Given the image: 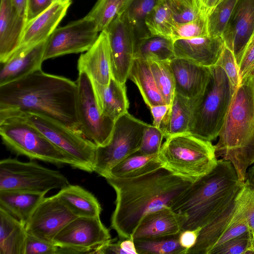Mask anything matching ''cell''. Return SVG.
Here are the masks:
<instances>
[{"label": "cell", "instance_id": "ffe728a7", "mask_svg": "<svg viewBox=\"0 0 254 254\" xmlns=\"http://www.w3.org/2000/svg\"><path fill=\"white\" fill-rule=\"evenodd\" d=\"M77 68L78 72L86 73L94 82L102 85L109 84L112 75L110 43L106 30L100 32L91 48L80 55Z\"/></svg>", "mask_w": 254, "mask_h": 254}, {"label": "cell", "instance_id": "7dc6e473", "mask_svg": "<svg viewBox=\"0 0 254 254\" xmlns=\"http://www.w3.org/2000/svg\"><path fill=\"white\" fill-rule=\"evenodd\" d=\"M201 229L186 230L182 231L179 234V243L181 246L188 252L196 244Z\"/></svg>", "mask_w": 254, "mask_h": 254}, {"label": "cell", "instance_id": "1f68e13d", "mask_svg": "<svg viewBox=\"0 0 254 254\" xmlns=\"http://www.w3.org/2000/svg\"><path fill=\"white\" fill-rule=\"evenodd\" d=\"M175 57L174 42L171 39L148 35L136 41L134 59L169 61Z\"/></svg>", "mask_w": 254, "mask_h": 254}, {"label": "cell", "instance_id": "277c9868", "mask_svg": "<svg viewBox=\"0 0 254 254\" xmlns=\"http://www.w3.org/2000/svg\"><path fill=\"white\" fill-rule=\"evenodd\" d=\"M218 137L216 157L229 161L244 183L254 164V77L240 80Z\"/></svg>", "mask_w": 254, "mask_h": 254}, {"label": "cell", "instance_id": "60d3db41", "mask_svg": "<svg viewBox=\"0 0 254 254\" xmlns=\"http://www.w3.org/2000/svg\"><path fill=\"white\" fill-rule=\"evenodd\" d=\"M164 137L160 128L148 124L144 128L138 152L144 155L158 154Z\"/></svg>", "mask_w": 254, "mask_h": 254}, {"label": "cell", "instance_id": "7402d4cb", "mask_svg": "<svg viewBox=\"0 0 254 254\" xmlns=\"http://www.w3.org/2000/svg\"><path fill=\"white\" fill-rule=\"evenodd\" d=\"M186 216L165 207L147 213L141 219L132 235L133 239L165 237L179 234Z\"/></svg>", "mask_w": 254, "mask_h": 254}, {"label": "cell", "instance_id": "ab89813d", "mask_svg": "<svg viewBox=\"0 0 254 254\" xmlns=\"http://www.w3.org/2000/svg\"><path fill=\"white\" fill-rule=\"evenodd\" d=\"M206 17H200L191 21L175 24L173 29L172 40L191 39L208 36Z\"/></svg>", "mask_w": 254, "mask_h": 254}, {"label": "cell", "instance_id": "816d5d0a", "mask_svg": "<svg viewBox=\"0 0 254 254\" xmlns=\"http://www.w3.org/2000/svg\"><path fill=\"white\" fill-rule=\"evenodd\" d=\"M202 11L207 17L212 9L222 0H196Z\"/></svg>", "mask_w": 254, "mask_h": 254}, {"label": "cell", "instance_id": "681fc988", "mask_svg": "<svg viewBox=\"0 0 254 254\" xmlns=\"http://www.w3.org/2000/svg\"><path fill=\"white\" fill-rule=\"evenodd\" d=\"M170 105L167 104L155 105L150 107L153 117L152 125L160 128L165 116L167 113Z\"/></svg>", "mask_w": 254, "mask_h": 254}, {"label": "cell", "instance_id": "ac0fdd59", "mask_svg": "<svg viewBox=\"0 0 254 254\" xmlns=\"http://www.w3.org/2000/svg\"><path fill=\"white\" fill-rule=\"evenodd\" d=\"M71 3V0H57L42 13L28 22L15 53L48 40L65 15Z\"/></svg>", "mask_w": 254, "mask_h": 254}, {"label": "cell", "instance_id": "e575fe53", "mask_svg": "<svg viewBox=\"0 0 254 254\" xmlns=\"http://www.w3.org/2000/svg\"><path fill=\"white\" fill-rule=\"evenodd\" d=\"M145 24L150 35L172 40L175 23L166 0H161L156 5L146 17Z\"/></svg>", "mask_w": 254, "mask_h": 254}, {"label": "cell", "instance_id": "9a60e30c", "mask_svg": "<svg viewBox=\"0 0 254 254\" xmlns=\"http://www.w3.org/2000/svg\"><path fill=\"white\" fill-rule=\"evenodd\" d=\"M106 30L110 43L112 77L126 84L134 59L137 38L134 28L124 11Z\"/></svg>", "mask_w": 254, "mask_h": 254}, {"label": "cell", "instance_id": "4fadbf2b", "mask_svg": "<svg viewBox=\"0 0 254 254\" xmlns=\"http://www.w3.org/2000/svg\"><path fill=\"white\" fill-rule=\"evenodd\" d=\"M111 239L100 217H77L66 224L55 237L57 254H90L99 245Z\"/></svg>", "mask_w": 254, "mask_h": 254}, {"label": "cell", "instance_id": "9c48e42d", "mask_svg": "<svg viewBox=\"0 0 254 254\" xmlns=\"http://www.w3.org/2000/svg\"><path fill=\"white\" fill-rule=\"evenodd\" d=\"M69 185L60 172L30 161L7 158L0 161V190H18L46 194Z\"/></svg>", "mask_w": 254, "mask_h": 254}, {"label": "cell", "instance_id": "2e32d148", "mask_svg": "<svg viewBox=\"0 0 254 254\" xmlns=\"http://www.w3.org/2000/svg\"><path fill=\"white\" fill-rule=\"evenodd\" d=\"M76 217L56 194L45 197L26 223V231L28 235L53 243L59 232Z\"/></svg>", "mask_w": 254, "mask_h": 254}, {"label": "cell", "instance_id": "52a82bcc", "mask_svg": "<svg viewBox=\"0 0 254 254\" xmlns=\"http://www.w3.org/2000/svg\"><path fill=\"white\" fill-rule=\"evenodd\" d=\"M0 135L3 144L18 155L79 169L74 159L52 143L23 114L0 118Z\"/></svg>", "mask_w": 254, "mask_h": 254}, {"label": "cell", "instance_id": "f907efd6", "mask_svg": "<svg viewBox=\"0 0 254 254\" xmlns=\"http://www.w3.org/2000/svg\"><path fill=\"white\" fill-rule=\"evenodd\" d=\"M122 249L125 254H137L132 237L120 239Z\"/></svg>", "mask_w": 254, "mask_h": 254}, {"label": "cell", "instance_id": "83f0119b", "mask_svg": "<svg viewBox=\"0 0 254 254\" xmlns=\"http://www.w3.org/2000/svg\"><path fill=\"white\" fill-rule=\"evenodd\" d=\"M45 195L18 190H0V208L26 225Z\"/></svg>", "mask_w": 254, "mask_h": 254}, {"label": "cell", "instance_id": "9f6ffc18", "mask_svg": "<svg viewBox=\"0 0 254 254\" xmlns=\"http://www.w3.org/2000/svg\"></svg>", "mask_w": 254, "mask_h": 254}, {"label": "cell", "instance_id": "db71d44e", "mask_svg": "<svg viewBox=\"0 0 254 254\" xmlns=\"http://www.w3.org/2000/svg\"><path fill=\"white\" fill-rule=\"evenodd\" d=\"M245 182L250 187L254 189V164L247 171Z\"/></svg>", "mask_w": 254, "mask_h": 254}, {"label": "cell", "instance_id": "8d00e7d4", "mask_svg": "<svg viewBox=\"0 0 254 254\" xmlns=\"http://www.w3.org/2000/svg\"><path fill=\"white\" fill-rule=\"evenodd\" d=\"M148 61L157 87L166 103L170 105L175 94V80L170 61Z\"/></svg>", "mask_w": 254, "mask_h": 254}, {"label": "cell", "instance_id": "4dcf8cb0", "mask_svg": "<svg viewBox=\"0 0 254 254\" xmlns=\"http://www.w3.org/2000/svg\"><path fill=\"white\" fill-rule=\"evenodd\" d=\"M158 154L144 155L137 151L115 165L107 178L136 177L162 167Z\"/></svg>", "mask_w": 254, "mask_h": 254}, {"label": "cell", "instance_id": "e0dca14e", "mask_svg": "<svg viewBox=\"0 0 254 254\" xmlns=\"http://www.w3.org/2000/svg\"><path fill=\"white\" fill-rule=\"evenodd\" d=\"M254 34V0H237L221 37L239 65L246 47Z\"/></svg>", "mask_w": 254, "mask_h": 254}, {"label": "cell", "instance_id": "603a6c76", "mask_svg": "<svg viewBox=\"0 0 254 254\" xmlns=\"http://www.w3.org/2000/svg\"><path fill=\"white\" fill-rule=\"evenodd\" d=\"M27 23L10 0H1L0 6V63H6L17 50Z\"/></svg>", "mask_w": 254, "mask_h": 254}, {"label": "cell", "instance_id": "d6a6232c", "mask_svg": "<svg viewBox=\"0 0 254 254\" xmlns=\"http://www.w3.org/2000/svg\"><path fill=\"white\" fill-rule=\"evenodd\" d=\"M179 234L134 239L137 254H187L179 241Z\"/></svg>", "mask_w": 254, "mask_h": 254}, {"label": "cell", "instance_id": "4316f807", "mask_svg": "<svg viewBox=\"0 0 254 254\" xmlns=\"http://www.w3.org/2000/svg\"><path fill=\"white\" fill-rule=\"evenodd\" d=\"M56 194L76 217H100L102 208L99 202L82 187L69 184Z\"/></svg>", "mask_w": 254, "mask_h": 254}, {"label": "cell", "instance_id": "74e56055", "mask_svg": "<svg viewBox=\"0 0 254 254\" xmlns=\"http://www.w3.org/2000/svg\"><path fill=\"white\" fill-rule=\"evenodd\" d=\"M237 0H222L206 17L208 36L221 37L232 14Z\"/></svg>", "mask_w": 254, "mask_h": 254}, {"label": "cell", "instance_id": "d4e9b609", "mask_svg": "<svg viewBox=\"0 0 254 254\" xmlns=\"http://www.w3.org/2000/svg\"><path fill=\"white\" fill-rule=\"evenodd\" d=\"M92 82L97 102L103 116L115 122L128 112L129 101L126 84L121 83L113 77L107 85L93 81Z\"/></svg>", "mask_w": 254, "mask_h": 254}, {"label": "cell", "instance_id": "7bdbcfd3", "mask_svg": "<svg viewBox=\"0 0 254 254\" xmlns=\"http://www.w3.org/2000/svg\"><path fill=\"white\" fill-rule=\"evenodd\" d=\"M216 64L223 68L231 83L237 87L240 82L239 66L233 53L226 46Z\"/></svg>", "mask_w": 254, "mask_h": 254}, {"label": "cell", "instance_id": "44dd1931", "mask_svg": "<svg viewBox=\"0 0 254 254\" xmlns=\"http://www.w3.org/2000/svg\"><path fill=\"white\" fill-rule=\"evenodd\" d=\"M222 37L206 36L174 42L175 57L201 66L211 67L216 64L224 48Z\"/></svg>", "mask_w": 254, "mask_h": 254}, {"label": "cell", "instance_id": "f546056e", "mask_svg": "<svg viewBox=\"0 0 254 254\" xmlns=\"http://www.w3.org/2000/svg\"><path fill=\"white\" fill-rule=\"evenodd\" d=\"M128 79L137 86L144 102L149 108L167 104L157 87L148 60L134 59Z\"/></svg>", "mask_w": 254, "mask_h": 254}, {"label": "cell", "instance_id": "f6af8a7d", "mask_svg": "<svg viewBox=\"0 0 254 254\" xmlns=\"http://www.w3.org/2000/svg\"><path fill=\"white\" fill-rule=\"evenodd\" d=\"M239 70L240 80L248 76L254 77V39L250 40L246 47Z\"/></svg>", "mask_w": 254, "mask_h": 254}, {"label": "cell", "instance_id": "f35d334b", "mask_svg": "<svg viewBox=\"0 0 254 254\" xmlns=\"http://www.w3.org/2000/svg\"><path fill=\"white\" fill-rule=\"evenodd\" d=\"M175 24L205 17L196 0H166Z\"/></svg>", "mask_w": 254, "mask_h": 254}, {"label": "cell", "instance_id": "ba28073f", "mask_svg": "<svg viewBox=\"0 0 254 254\" xmlns=\"http://www.w3.org/2000/svg\"><path fill=\"white\" fill-rule=\"evenodd\" d=\"M249 199V188L245 182L233 201L201 229L196 244L187 254H214L228 241L248 232Z\"/></svg>", "mask_w": 254, "mask_h": 254}, {"label": "cell", "instance_id": "8fae6325", "mask_svg": "<svg viewBox=\"0 0 254 254\" xmlns=\"http://www.w3.org/2000/svg\"><path fill=\"white\" fill-rule=\"evenodd\" d=\"M52 143L74 159L79 170L92 173L97 146L81 133L43 115L22 114Z\"/></svg>", "mask_w": 254, "mask_h": 254}, {"label": "cell", "instance_id": "f1b7e54d", "mask_svg": "<svg viewBox=\"0 0 254 254\" xmlns=\"http://www.w3.org/2000/svg\"><path fill=\"white\" fill-rule=\"evenodd\" d=\"M25 225L0 208V254H25Z\"/></svg>", "mask_w": 254, "mask_h": 254}, {"label": "cell", "instance_id": "b9f144b4", "mask_svg": "<svg viewBox=\"0 0 254 254\" xmlns=\"http://www.w3.org/2000/svg\"><path fill=\"white\" fill-rule=\"evenodd\" d=\"M214 254H254V250L248 232L234 238L217 249Z\"/></svg>", "mask_w": 254, "mask_h": 254}, {"label": "cell", "instance_id": "7c38bea8", "mask_svg": "<svg viewBox=\"0 0 254 254\" xmlns=\"http://www.w3.org/2000/svg\"><path fill=\"white\" fill-rule=\"evenodd\" d=\"M76 83L80 132L97 147L105 146L110 141L115 122L101 114L92 81L86 73L79 72Z\"/></svg>", "mask_w": 254, "mask_h": 254}, {"label": "cell", "instance_id": "7a4b0ae2", "mask_svg": "<svg viewBox=\"0 0 254 254\" xmlns=\"http://www.w3.org/2000/svg\"><path fill=\"white\" fill-rule=\"evenodd\" d=\"M106 179L116 194L111 227L121 239L132 237L147 213L171 207L192 183L163 167L136 177Z\"/></svg>", "mask_w": 254, "mask_h": 254}, {"label": "cell", "instance_id": "d6986e66", "mask_svg": "<svg viewBox=\"0 0 254 254\" xmlns=\"http://www.w3.org/2000/svg\"><path fill=\"white\" fill-rule=\"evenodd\" d=\"M169 63L175 78V92L190 99L200 97L209 81L210 67L177 57Z\"/></svg>", "mask_w": 254, "mask_h": 254}, {"label": "cell", "instance_id": "bcb514c9", "mask_svg": "<svg viewBox=\"0 0 254 254\" xmlns=\"http://www.w3.org/2000/svg\"><path fill=\"white\" fill-rule=\"evenodd\" d=\"M57 0H27V23L42 13Z\"/></svg>", "mask_w": 254, "mask_h": 254}, {"label": "cell", "instance_id": "836d02e7", "mask_svg": "<svg viewBox=\"0 0 254 254\" xmlns=\"http://www.w3.org/2000/svg\"><path fill=\"white\" fill-rule=\"evenodd\" d=\"M161 0H125L120 13L126 12L133 26L137 40L150 35L145 24V20Z\"/></svg>", "mask_w": 254, "mask_h": 254}, {"label": "cell", "instance_id": "5b68a950", "mask_svg": "<svg viewBox=\"0 0 254 254\" xmlns=\"http://www.w3.org/2000/svg\"><path fill=\"white\" fill-rule=\"evenodd\" d=\"M158 157L163 167L192 183L209 173L218 163L211 141L189 132L166 138Z\"/></svg>", "mask_w": 254, "mask_h": 254}, {"label": "cell", "instance_id": "f5cc1de1", "mask_svg": "<svg viewBox=\"0 0 254 254\" xmlns=\"http://www.w3.org/2000/svg\"><path fill=\"white\" fill-rule=\"evenodd\" d=\"M18 14L26 18L27 0H10Z\"/></svg>", "mask_w": 254, "mask_h": 254}, {"label": "cell", "instance_id": "d590c367", "mask_svg": "<svg viewBox=\"0 0 254 254\" xmlns=\"http://www.w3.org/2000/svg\"><path fill=\"white\" fill-rule=\"evenodd\" d=\"M125 0H98L86 15L95 23L100 33L106 30L119 14Z\"/></svg>", "mask_w": 254, "mask_h": 254}, {"label": "cell", "instance_id": "484cf974", "mask_svg": "<svg viewBox=\"0 0 254 254\" xmlns=\"http://www.w3.org/2000/svg\"><path fill=\"white\" fill-rule=\"evenodd\" d=\"M196 99H188L175 92L160 128L165 138L189 132Z\"/></svg>", "mask_w": 254, "mask_h": 254}, {"label": "cell", "instance_id": "cb8c5ba5", "mask_svg": "<svg viewBox=\"0 0 254 254\" xmlns=\"http://www.w3.org/2000/svg\"><path fill=\"white\" fill-rule=\"evenodd\" d=\"M47 41V40L15 53L8 61L2 64L0 71V86L41 69Z\"/></svg>", "mask_w": 254, "mask_h": 254}, {"label": "cell", "instance_id": "ee69618b", "mask_svg": "<svg viewBox=\"0 0 254 254\" xmlns=\"http://www.w3.org/2000/svg\"><path fill=\"white\" fill-rule=\"evenodd\" d=\"M59 247L27 235L25 254H57Z\"/></svg>", "mask_w": 254, "mask_h": 254}, {"label": "cell", "instance_id": "c3c4849f", "mask_svg": "<svg viewBox=\"0 0 254 254\" xmlns=\"http://www.w3.org/2000/svg\"><path fill=\"white\" fill-rule=\"evenodd\" d=\"M248 187L249 188V199L247 209L248 232L254 250V189L249 186Z\"/></svg>", "mask_w": 254, "mask_h": 254}, {"label": "cell", "instance_id": "3957f363", "mask_svg": "<svg viewBox=\"0 0 254 254\" xmlns=\"http://www.w3.org/2000/svg\"><path fill=\"white\" fill-rule=\"evenodd\" d=\"M244 183L229 161L218 160L209 173L193 182L171 206L186 216L182 231L202 228L213 220L233 201Z\"/></svg>", "mask_w": 254, "mask_h": 254}, {"label": "cell", "instance_id": "11a10c76", "mask_svg": "<svg viewBox=\"0 0 254 254\" xmlns=\"http://www.w3.org/2000/svg\"><path fill=\"white\" fill-rule=\"evenodd\" d=\"M254 39V34H253V36L252 37V38H251L250 40H253Z\"/></svg>", "mask_w": 254, "mask_h": 254}, {"label": "cell", "instance_id": "6da1fadb", "mask_svg": "<svg viewBox=\"0 0 254 254\" xmlns=\"http://www.w3.org/2000/svg\"><path fill=\"white\" fill-rule=\"evenodd\" d=\"M77 98L76 82L40 69L0 86V118L37 114L81 133Z\"/></svg>", "mask_w": 254, "mask_h": 254}, {"label": "cell", "instance_id": "5bb4252c", "mask_svg": "<svg viewBox=\"0 0 254 254\" xmlns=\"http://www.w3.org/2000/svg\"><path fill=\"white\" fill-rule=\"evenodd\" d=\"M99 32L87 16L57 28L47 41L44 60L88 50Z\"/></svg>", "mask_w": 254, "mask_h": 254}, {"label": "cell", "instance_id": "30bf717a", "mask_svg": "<svg viewBox=\"0 0 254 254\" xmlns=\"http://www.w3.org/2000/svg\"><path fill=\"white\" fill-rule=\"evenodd\" d=\"M148 125L128 112L119 117L115 121L109 142L97 147L94 172L106 179L115 165L137 152Z\"/></svg>", "mask_w": 254, "mask_h": 254}, {"label": "cell", "instance_id": "8992f818", "mask_svg": "<svg viewBox=\"0 0 254 254\" xmlns=\"http://www.w3.org/2000/svg\"><path fill=\"white\" fill-rule=\"evenodd\" d=\"M209 81L203 94L196 99L189 133L211 141L219 135L236 87L222 67H210Z\"/></svg>", "mask_w": 254, "mask_h": 254}]
</instances>
